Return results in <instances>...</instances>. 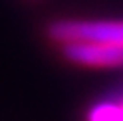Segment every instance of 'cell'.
I'll return each mask as SVG.
<instances>
[{
	"instance_id": "6da1fadb",
	"label": "cell",
	"mask_w": 123,
	"mask_h": 121,
	"mask_svg": "<svg viewBox=\"0 0 123 121\" xmlns=\"http://www.w3.org/2000/svg\"><path fill=\"white\" fill-rule=\"evenodd\" d=\"M48 36L58 44L86 40L123 48V20H56L48 26Z\"/></svg>"
},
{
	"instance_id": "7a4b0ae2",
	"label": "cell",
	"mask_w": 123,
	"mask_h": 121,
	"mask_svg": "<svg viewBox=\"0 0 123 121\" xmlns=\"http://www.w3.org/2000/svg\"><path fill=\"white\" fill-rule=\"evenodd\" d=\"M66 60L78 66L87 67H121L123 66V48L103 42H68L62 44Z\"/></svg>"
},
{
	"instance_id": "3957f363",
	"label": "cell",
	"mask_w": 123,
	"mask_h": 121,
	"mask_svg": "<svg viewBox=\"0 0 123 121\" xmlns=\"http://www.w3.org/2000/svg\"><path fill=\"white\" fill-rule=\"evenodd\" d=\"M87 121H123V101L121 103L105 101L95 105L89 111Z\"/></svg>"
}]
</instances>
